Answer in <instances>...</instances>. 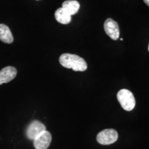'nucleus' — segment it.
Returning a JSON list of instances; mask_svg holds the SVG:
<instances>
[{
	"label": "nucleus",
	"instance_id": "f257e3e1",
	"mask_svg": "<svg viewBox=\"0 0 149 149\" xmlns=\"http://www.w3.org/2000/svg\"><path fill=\"white\" fill-rule=\"evenodd\" d=\"M59 63L66 68H71L74 71H85L87 69V63L82 57L70 53L62 54L59 57Z\"/></svg>",
	"mask_w": 149,
	"mask_h": 149
},
{
	"label": "nucleus",
	"instance_id": "f03ea898",
	"mask_svg": "<svg viewBox=\"0 0 149 149\" xmlns=\"http://www.w3.org/2000/svg\"><path fill=\"white\" fill-rule=\"evenodd\" d=\"M117 97L121 107L126 111H131L135 107V99L128 89H122L117 93Z\"/></svg>",
	"mask_w": 149,
	"mask_h": 149
},
{
	"label": "nucleus",
	"instance_id": "7ed1b4c3",
	"mask_svg": "<svg viewBox=\"0 0 149 149\" xmlns=\"http://www.w3.org/2000/svg\"><path fill=\"white\" fill-rule=\"evenodd\" d=\"M118 139V133L112 128L105 129L100 132L97 135V141L102 145H109L115 142Z\"/></svg>",
	"mask_w": 149,
	"mask_h": 149
},
{
	"label": "nucleus",
	"instance_id": "20e7f679",
	"mask_svg": "<svg viewBox=\"0 0 149 149\" xmlns=\"http://www.w3.org/2000/svg\"><path fill=\"white\" fill-rule=\"evenodd\" d=\"M46 126L40 121L35 120L29 124L26 128V137L31 140H34L36 137L41 133L45 131Z\"/></svg>",
	"mask_w": 149,
	"mask_h": 149
},
{
	"label": "nucleus",
	"instance_id": "39448f33",
	"mask_svg": "<svg viewBox=\"0 0 149 149\" xmlns=\"http://www.w3.org/2000/svg\"><path fill=\"white\" fill-rule=\"evenodd\" d=\"M52 141V135L49 132L45 130L33 140L35 149H47Z\"/></svg>",
	"mask_w": 149,
	"mask_h": 149
},
{
	"label": "nucleus",
	"instance_id": "423d86ee",
	"mask_svg": "<svg viewBox=\"0 0 149 149\" xmlns=\"http://www.w3.org/2000/svg\"><path fill=\"white\" fill-rule=\"evenodd\" d=\"M104 31L112 40H117L120 37V28L118 24L111 18L107 19L104 22Z\"/></svg>",
	"mask_w": 149,
	"mask_h": 149
},
{
	"label": "nucleus",
	"instance_id": "0eeeda50",
	"mask_svg": "<svg viewBox=\"0 0 149 149\" xmlns=\"http://www.w3.org/2000/svg\"><path fill=\"white\" fill-rule=\"evenodd\" d=\"M17 70L13 66H6L0 70V85L8 83L15 78Z\"/></svg>",
	"mask_w": 149,
	"mask_h": 149
},
{
	"label": "nucleus",
	"instance_id": "6e6552de",
	"mask_svg": "<svg viewBox=\"0 0 149 149\" xmlns=\"http://www.w3.org/2000/svg\"><path fill=\"white\" fill-rule=\"evenodd\" d=\"M0 40L6 44H11L14 41L10 29L5 24H0Z\"/></svg>",
	"mask_w": 149,
	"mask_h": 149
},
{
	"label": "nucleus",
	"instance_id": "1a4fd4ad",
	"mask_svg": "<svg viewBox=\"0 0 149 149\" xmlns=\"http://www.w3.org/2000/svg\"><path fill=\"white\" fill-rule=\"evenodd\" d=\"M62 8L68 13L70 15H75L79 11L80 8L79 3L75 0H68L62 3Z\"/></svg>",
	"mask_w": 149,
	"mask_h": 149
},
{
	"label": "nucleus",
	"instance_id": "9d476101",
	"mask_svg": "<svg viewBox=\"0 0 149 149\" xmlns=\"http://www.w3.org/2000/svg\"><path fill=\"white\" fill-rule=\"evenodd\" d=\"M55 17L56 20L62 24H68L71 21V15H70L62 7L55 11Z\"/></svg>",
	"mask_w": 149,
	"mask_h": 149
},
{
	"label": "nucleus",
	"instance_id": "9b49d317",
	"mask_svg": "<svg viewBox=\"0 0 149 149\" xmlns=\"http://www.w3.org/2000/svg\"><path fill=\"white\" fill-rule=\"evenodd\" d=\"M144 1L146 5H148L149 6V0H144Z\"/></svg>",
	"mask_w": 149,
	"mask_h": 149
},
{
	"label": "nucleus",
	"instance_id": "f8f14e48",
	"mask_svg": "<svg viewBox=\"0 0 149 149\" xmlns=\"http://www.w3.org/2000/svg\"><path fill=\"white\" fill-rule=\"evenodd\" d=\"M148 51H149V45H148Z\"/></svg>",
	"mask_w": 149,
	"mask_h": 149
}]
</instances>
